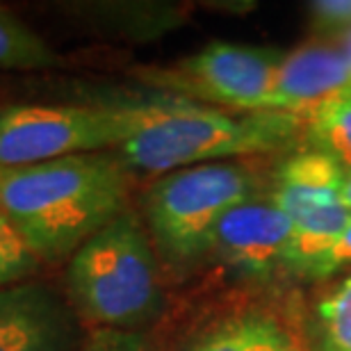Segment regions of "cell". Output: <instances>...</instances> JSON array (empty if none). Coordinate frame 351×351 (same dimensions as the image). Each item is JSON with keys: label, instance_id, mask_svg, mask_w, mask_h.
<instances>
[{"label": "cell", "instance_id": "6da1fadb", "mask_svg": "<svg viewBox=\"0 0 351 351\" xmlns=\"http://www.w3.org/2000/svg\"><path fill=\"white\" fill-rule=\"evenodd\" d=\"M117 123L112 153L128 171L171 173L226 158L287 149L306 119L280 112H226L169 91L101 98Z\"/></svg>", "mask_w": 351, "mask_h": 351}, {"label": "cell", "instance_id": "7a4b0ae2", "mask_svg": "<svg viewBox=\"0 0 351 351\" xmlns=\"http://www.w3.org/2000/svg\"><path fill=\"white\" fill-rule=\"evenodd\" d=\"M128 169L112 151L0 169V210L41 263L69 258L128 210Z\"/></svg>", "mask_w": 351, "mask_h": 351}, {"label": "cell", "instance_id": "3957f363", "mask_svg": "<svg viewBox=\"0 0 351 351\" xmlns=\"http://www.w3.org/2000/svg\"><path fill=\"white\" fill-rule=\"evenodd\" d=\"M66 287L75 311L101 328L135 331L158 317L162 285L153 240L125 210L71 256Z\"/></svg>", "mask_w": 351, "mask_h": 351}, {"label": "cell", "instance_id": "277c9868", "mask_svg": "<svg viewBox=\"0 0 351 351\" xmlns=\"http://www.w3.org/2000/svg\"><path fill=\"white\" fill-rule=\"evenodd\" d=\"M256 194V176L244 162L165 173L144 199L149 235L171 267H189L210 256L215 228L226 213Z\"/></svg>", "mask_w": 351, "mask_h": 351}, {"label": "cell", "instance_id": "5b68a950", "mask_svg": "<svg viewBox=\"0 0 351 351\" xmlns=\"http://www.w3.org/2000/svg\"><path fill=\"white\" fill-rule=\"evenodd\" d=\"M345 169L317 149L283 160L269 196L292 223L290 271L313 276L328 247L351 223L342 203Z\"/></svg>", "mask_w": 351, "mask_h": 351}, {"label": "cell", "instance_id": "8992f818", "mask_svg": "<svg viewBox=\"0 0 351 351\" xmlns=\"http://www.w3.org/2000/svg\"><path fill=\"white\" fill-rule=\"evenodd\" d=\"M285 58L278 48L215 41L173 66L146 69L142 80L158 91L223 108L226 112H263L274 75Z\"/></svg>", "mask_w": 351, "mask_h": 351}, {"label": "cell", "instance_id": "52a82bcc", "mask_svg": "<svg viewBox=\"0 0 351 351\" xmlns=\"http://www.w3.org/2000/svg\"><path fill=\"white\" fill-rule=\"evenodd\" d=\"M114 117L101 101L0 108V169L103 153L114 149Z\"/></svg>", "mask_w": 351, "mask_h": 351}, {"label": "cell", "instance_id": "ba28073f", "mask_svg": "<svg viewBox=\"0 0 351 351\" xmlns=\"http://www.w3.org/2000/svg\"><path fill=\"white\" fill-rule=\"evenodd\" d=\"M292 223L269 194L235 206L215 228L210 256L242 276L269 278L290 269Z\"/></svg>", "mask_w": 351, "mask_h": 351}, {"label": "cell", "instance_id": "9c48e42d", "mask_svg": "<svg viewBox=\"0 0 351 351\" xmlns=\"http://www.w3.org/2000/svg\"><path fill=\"white\" fill-rule=\"evenodd\" d=\"M71 308L51 285L0 287V351H75Z\"/></svg>", "mask_w": 351, "mask_h": 351}, {"label": "cell", "instance_id": "30bf717a", "mask_svg": "<svg viewBox=\"0 0 351 351\" xmlns=\"http://www.w3.org/2000/svg\"><path fill=\"white\" fill-rule=\"evenodd\" d=\"M345 94H351V69L340 46H301L280 60L263 112L294 114L308 121L319 108Z\"/></svg>", "mask_w": 351, "mask_h": 351}, {"label": "cell", "instance_id": "8fae6325", "mask_svg": "<svg viewBox=\"0 0 351 351\" xmlns=\"http://www.w3.org/2000/svg\"><path fill=\"white\" fill-rule=\"evenodd\" d=\"M189 351H308V347L276 315L247 311L208 328Z\"/></svg>", "mask_w": 351, "mask_h": 351}, {"label": "cell", "instance_id": "7c38bea8", "mask_svg": "<svg viewBox=\"0 0 351 351\" xmlns=\"http://www.w3.org/2000/svg\"><path fill=\"white\" fill-rule=\"evenodd\" d=\"M55 64L53 48L16 14L0 7V71H41Z\"/></svg>", "mask_w": 351, "mask_h": 351}, {"label": "cell", "instance_id": "4fadbf2b", "mask_svg": "<svg viewBox=\"0 0 351 351\" xmlns=\"http://www.w3.org/2000/svg\"><path fill=\"white\" fill-rule=\"evenodd\" d=\"M306 132L315 149L331 156L345 171H351V94L335 98L308 117Z\"/></svg>", "mask_w": 351, "mask_h": 351}, {"label": "cell", "instance_id": "5bb4252c", "mask_svg": "<svg viewBox=\"0 0 351 351\" xmlns=\"http://www.w3.org/2000/svg\"><path fill=\"white\" fill-rule=\"evenodd\" d=\"M317 324L324 351H351V276L319 299Z\"/></svg>", "mask_w": 351, "mask_h": 351}, {"label": "cell", "instance_id": "9a60e30c", "mask_svg": "<svg viewBox=\"0 0 351 351\" xmlns=\"http://www.w3.org/2000/svg\"><path fill=\"white\" fill-rule=\"evenodd\" d=\"M41 261L0 210V287L30 280L39 271Z\"/></svg>", "mask_w": 351, "mask_h": 351}, {"label": "cell", "instance_id": "2e32d148", "mask_svg": "<svg viewBox=\"0 0 351 351\" xmlns=\"http://www.w3.org/2000/svg\"><path fill=\"white\" fill-rule=\"evenodd\" d=\"M75 351H153L142 335L135 331H112V328H98L82 347Z\"/></svg>", "mask_w": 351, "mask_h": 351}, {"label": "cell", "instance_id": "e0dca14e", "mask_svg": "<svg viewBox=\"0 0 351 351\" xmlns=\"http://www.w3.org/2000/svg\"><path fill=\"white\" fill-rule=\"evenodd\" d=\"M315 25L322 30L342 32L351 30V0H317L311 3Z\"/></svg>", "mask_w": 351, "mask_h": 351}, {"label": "cell", "instance_id": "ac0fdd59", "mask_svg": "<svg viewBox=\"0 0 351 351\" xmlns=\"http://www.w3.org/2000/svg\"><path fill=\"white\" fill-rule=\"evenodd\" d=\"M349 265H351V223L342 230L338 240L328 247L324 258H322L317 267L313 269L311 278H328V276H333L335 271L345 269Z\"/></svg>", "mask_w": 351, "mask_h": 351}, {"label": "cell", "instance_id": "d6986e66", "mask_svg": "<svg viewBox=\"0 0 351 351\" xmlns=\"http://www.w3.org/2000/svg\"><path fill=\"white\" fill-rule=\"evenodd\" d=\"M342 203L351 213V171H345V182H342Z\"/></svg>", "mask_w": 351, "mask_h": 351}, {"label": "cell", "instance_id": "ffe728a7", "mask_svg": "<svg viewBox=\"0 0 351 351\" xmlns=\"http://www.w3.org/2000/svg\"><path fill=\"white\" fill-rule=\"evenodd\" d=\"M340 51H342V55H345L347 64H349V69H351V30H347V32L340 37Z\"/></svg>", "mask_w": 351, "mask_h": 351}]
</instances>
